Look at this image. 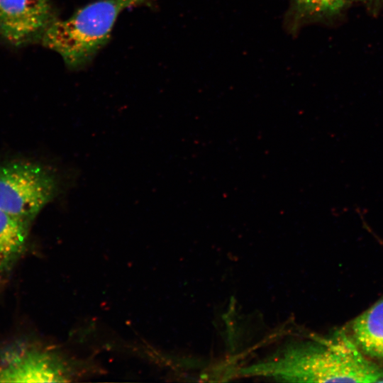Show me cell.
<instances>
[{"instance_id": "8", "label": "cell", "mask_w": 383, "mask_h": 383, "mask_svg": "<svg viewBox=\"0 0 383 383\" xmlns=\"http://www.w3.org/2000/svg\"><path fill=\"white\" fill-rule=\"evenodd\" d=\"M30 223L0 210V287L23 253Z\"/></svg>"}, {"instance_id": "6", "label": "cell", "mask_w": 383, "mask_h": 383, "mask_svg": "<svg viewBox=\"0 0 383 383\" xmlns=\"http://www.w3.org/2000/svg\"><path fill=\"white\" fill-rule=\"evenodd\" d=\"M341 331L367 357L383 360V296Z\"/></svg>"}, {"instance_id": "4", "label": "cell", "mask_w": 383, "mask_h": 383, "mask_svg": "<svg viewBox=\"0 0 383 383\" xmlns=\"http://www.w3.org/2000/svg\"><path fill=\"white\" fill-rule=\"evenodd\" d=\"M56 18L50 0H0V43L16 48L40 43Z\"/></svg>"}, {"instance_id": "5", "label": "cell", "mask_w": 383, "mask_h": 383, "mask_svg": "<svg viewBox=\"0 0 383 383\" xmlns=\"http://www.w3.org/2000/svg\"><path fill=\"white\" fill-rule=\"evenodd\" d=\"M62 372L54 358L23 341L0 349V382L61 381Z\"/></svg>"}, {"instance_id": "2", "label": "cell", "mask_w": 383, "mask_h": 383, "mask_svg": "<svg viewBox=\"0 0 383 383\" xmlns=\"http://www.w3.org/2000/svg\"><path fill=\"white\" fill-rule=\"evenodd\" d=\"M153 1H95L65 20L57 18L46 29L40 43L58 53L68 68H82L107 43L116 19L123 11Z\"/></svg>"}, {"instance_id": "7", "label": "cell", "mask_w": 383, "mask_h": 383, "mask_svg": "<svg viewBox=\"0 0 383 383\" xmlns=\"http://www.w3.org/2000/svg\"><path fill=\"white\" fill-rule=\"evenodd\" d=\"M351 3L349 0H289L285 26L296 33L309 23H331L341 18Z\"/></svg>"}, {"instance_id": "3", "label": "cell", "mask_w": 383, "mask_h": 383, "mask_svg": "<svg viewBox=\"0 0 383 383\" xmlns=\"http://www.w3.org/2000/svg\"><path fill=\"white\" fill-rule=\"evenodd\" d=\"M57 190L55 174L38 164L13 162L0 165V210L29 223Z\"/></svg>"}, {"instance_id": "9", "label": "cell", "mask_w": 383, "mask_h": 383, "mask_svg": "<svg viewBox=\"0 0 383 383\" xmlns=\"http://www.w3.org/2000/svg\"><path fill=\"white\" fill-rule=\"evenodd\" d=\"M362 4L372 14H377L383 8V0H349Z\"/></svg>"}, {"instance_id": "1", "label": "cell", "mask_w": 383, "mask_h": 383, "mask_svg": "<svg viewBox=\"0 0 383 383\" xmlns=\"http://www.w3.org/2000/svg\"><path fill=\"white\" fill-rule=\"evenodd\" d=\"M240 374L288 382H383V367L370 360L342 331L330 338L286 345Z\"/></svg>"}]
</instances>
